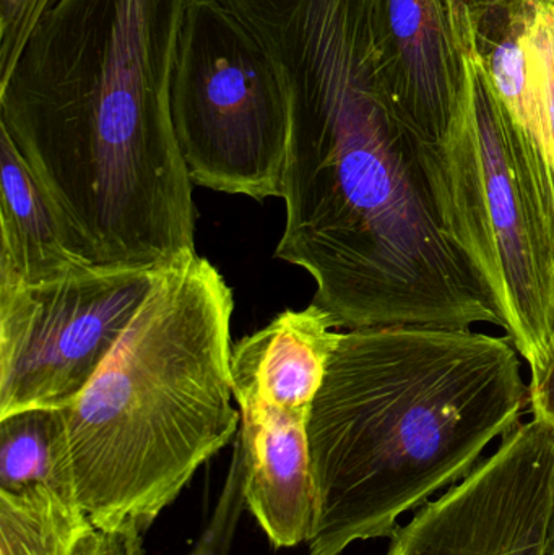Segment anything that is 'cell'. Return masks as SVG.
<instances>
[{"label":"cell","mask_w":554,"mask_h":555,"mask_svg":"<svg viewBox=\"0 0 554 555\" xmlns=\"http://www.w3.org/2000/svg\"><path fill=\"white\" fill-rule=\"evenodd\" d=\"M191 0H57L0 77V129L94 266L195 256L171 114Z\"/></svg>","instance_id":"6da1fadb"},{"label":"cell","mask_w":554,"mask_h":555,"mask_svg":"<svg viewBox=\"0 0 554 555\" xmlns=\"http://www.w3.org/2000/svg\"><path fill=\"white\" fill-rule=\"evenodd\" d=\"M272 57L292 107L275 257L314 280L312 304L347 330L501 326L442 231L370 49L314 29L280 39Z\"/></svg>","instance_id":"7a4b0ae2"},{"label":"cell","mask_w":554,"mask_h":555,"mask_svg":"<svg viewBox=\"0 0 554 555\" xmlns=\"http://www.w3.org/2000/svg\"><path fill=\"white\" fill-rule=\"evenodd\" d=\"M510 336L433 325L342 332L308 417L318 517L308 555L390 538L467 478L529 404Z\"/></svg>","instance_id":"3957f363"},{"label":"cell","mask_w":554,"mask_h":555,"mask_svg":"<svg viewBox=\"0 0 554 555\" xmlns=\"http://www.w3.org/2000/svg\"><path fill=\"white\" fill-rule=\"evenodd\" d=\"M233 291L204 257L159 273L93 380L57 410L78 502L98 531L145 533L240 430Z\"/></svg>","instance_id":"277c9868"},{"label":"cell","mask_w":554,"mask_h":555,"mask_svg":"<svg viewBox=\"0 0 554 555\" xmlns=\"http://www.w3.org/2000/svg\"><path fill=\"white\" fill-rule=\"evenodd\" d=\"M510 111L477 59L445 139L418 145L439 223L517 352L539 374L553 352L554 236L530 188Z\"/></svg>","instance_id":"5b68a950"},{"label":"cell","mask_w":554,"mask_h":555,"mask_svg":"<svg viewBox=\"0 0 554 555\" xmlns=\"http://www.w3.org/2000/svg\"><path fill=\"white\" fill-rule=\"evenodd\" d=\"M171 114L192 184L282 198L292 107L282 72L220 0H191L179 39Z\"/></svg>","instance_id":"8992f818"},{"label":"cell","mask_w":554,"mask_h":555,"mask_svg":"<svg viewBox=\"0 0 554 555\" xmlns=\"http://www.w3.org/2000/svg\"><path fill=\"white\" fill-rule=\"evenodd\" d=\"M162 272L88 266L41 283L0 281V420L74 403Z\"/></svg>","instance_id":"52a82bcc"},{"label":"cell","mask_w":554,"mask_h":555,"mask_svg":"<svg viewBox=\"0 0 554 555\" xmlns=\"http://www.w3.org/2000/svg\"><path fill=\"white\" fill-rule=\"evenodd\" d=\"M553 520L554 430L532 420L397 528L387 555H545Z\"/></svg>","instance_id":"ba28073f"},{"label":"cell","mask_w":554,"mask_h":555,"mask_svg":"<svg viewBox=\"0 0 554 555\" xmlns=\"http://www.w3.org/2000/svg\"><path fill=\"white\" fill-rule=\"evenodd\" d=\"M472 57L510 111L524 171L554 236V2L497 0L478 25Z\"/></svg>","instance_id":"9c48e42d"},{"label":"cell","mask_w":554,"mask_h":555,"mask_svg":"<svg viewBox=\"0 0 554 555\" xmlns=\"http://www.w3.org/2000/svg\"><path fill=\"white\" fill-rule=\"evenodd\" d=\"M377 75L394 119L418 145L445 139L467 83L446 0H379Z\"/></svg>","instance_id":"30bf717a"},{"label":"cell","mask_w":554,"mask_h":555,"mask_svg":"<svg viewBox=\"0 0 554 555\" xmlns=\"http://www.w3.org/2000/svg\"><path fill=\"white\" fill-rule=\"evenodd\" d=\"M241 413L233 460L243 475L244 502L270 543H309L318 517L309 455L308 417L257 398H234Z\"/></svg>","instance_id":"8fae6325"},{"label":"cell","mask_w":554,"mask_h":555,"mask_svg":"<svg viewBox=\"0 0 554 555\" xmlns=\"http://www.w3.org/2000/svg\"><path fill=\"white\" fill-rule=\"evenodd\" d=\"M338 328L331 313L309 304L302 310H286L244 336L231 351L234 398L311 411L342 336Z\"/></svg>","instance_id":"7c38bea8"},{"label":"cell","mask_w":554,"mask_h":555,"mask_svg":"<svg viewBox=\"0 0 554 555\" xmlns=\"http://www.w3.org/2000/svg\"><path fill=\"white\" fill-rule=\"evenodd\" d=\"M0 281L41 283L94 266L0 129Z\"/></svg>","instance_id":"4fadbf2b"},{"label":"cell","mask_w":554,"mask_h":555,"mask_svg":"<svg viewBox=\"0 0 554 555\" xmlns=\"http://www.w3.org/2000/svg\"><path fill=\"white\" fill-rule=\"evenodd\" d=\"M100 540L75 491L44 485L0 491V555H91Z\"/></svg>","instance_id":"5bb4252c"},{"label":"cell","mask_w":554,"mask_h":555,"mask_svg":"<svg viewBox=\"0 0 554 555\" xmlns=\"http://www.w3.org/2000/svg\"><path fill=\"white\" fill-rule=\"evenodd\" d=\"M44 485L77 492L57 410H29L0 420V491Z\"/></svg>","instance_id":"9a60e30c"},{"label":"cell","mask_w":554,"mask_h":555,"mask_svg":"<svg viewBox=\"0 0 554 555\" xmlns=\"http://www.w3.org/2000/svg\"><path fill=\"white\" fill-rule=\"evenodd\" d=\"M57 0H0V77L12 68L42 15Z\"/></svg>","instance_id":"2e32d148"},{"label":"cell","mask_w":554,"mask_h":555,"mask_svg":"<svg viewBox=\"0 0 554 555\" xmlns=\"http://www.w3.org/2000/svg\"><path fill=\"white\" fill-rule=\"evenodd\" d=\"M494 2L497 0H446L452 28H454L465 55H472V44H474L478 25Z\"/></svg>","instance_id":"e0dca14e"},{"label":"cell","mask_w":554,"mask_h":555,"mask_svg":"<svg viewBox=\"0 0 554 555\" xmlns=\"http://www.w3.org/2000/svg\"><path fill=\"white\" fill-rule=\"evenodd\" d=\"M529 406L533 420L542 421L554 430V330L552 358L542 372L530 377Z\"/></svg>","instance_id":"ac0fdd59"},{"label":"cell","mask_w":554,"mask_h":555,"mask_svg":"<svg viewBox=\"0 0 554 555\" xmlns=\"http://www.w3.org/2000/svg\"><path fill=\"white\" fill-rule=\"evenodd\" d=\"M91 555H145L143 553V531L136 527L101 531L100 544Z\"/></svg>","instance_id":"d6986e66"},{"label":"cell","mask_w":554,"mask_h":555,"mask_svg":"<svg viewBox=\"0 0 554 555\" xmlns=\"http://www.w3.org/2000/svg\"><path fill=\"white\" fill-rule=\"evenodd\" d=\"M234 528L221 520H211L191 555H228Z\"/></svg>","instance_id":"ffe728a7"},{"label":"cell","mask_w":554,"mask_h":555,"mask_svg":"<svg viewBox=\"0 0 554 555\" xmlns=\"http://www.w3.org/2000/svg\"><path fill=\"white\" fill-rule=\"evenodd\" d=\"M545 555H554V520L552 525V533H550L549 547H546Z\"/></svg>","instance_id":"44dd1931"},{"label":"cell","mask_w":554,"mask_h":555,"mask_svg":"<svg viewBox=\"0 0 554 555\" xmlns=\"http://www.w3.org/2000/svg\"><path fill=\"white\" fill-rule=\"evenodd\" d=\"M552 126H553V142H554V83H553V98H552Z\"/></svg>","instance_id":"7402d4cb"},{"label":"cell","mask_w":554,"mask_h":555,"mask_svg":"<svg viewBox=\"0 0 554 555\" xmlns=\"http://www.w3.org/2000/svg\"><path fill=\"white\" fill-rule=\"evenodd\" d=\"M552 2H554V0H552Z\"/></svg>","instance_id":"603a6c76"},{"label":"cell","mask_w":554,"mask_h":555,"mask_svg":"<svg viewBox=\"0 0 554 555\" xmlns=\"http://www.w3.org/2000/svg\"><path fill=\"white\" fill-rule=\"evenodd\" d=\"M387 555V554H386Z\"/></svg>","instance_id":"cb8c5ba5"}]
</instances>
